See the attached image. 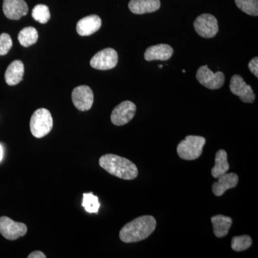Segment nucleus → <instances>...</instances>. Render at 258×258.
Listing matches in <instances>:
<instances>
[{"instance_id": "1", "label": "nucleus", "mask_w": 258, "mask_h": 258, "mask_svg": "<svg viewBox=\"0 0 258 258\" xmlns=\"http://www.w3.org/2000/svg\"><path fill=\"white\" fill-rule=\"evenodd\" d=\"M157 227V221L150 215L137 217L122 227L119 237L125 243L137 242L147 239Z\"/></svg>"}, {"instance_id": "2", "label": "nucleus", "mask_w": 258, "mask_h": 258, "mask_svg": "<svg viewBox=\"0 0 258 258\" xmlns=\"http://www.w3.org/2000/svg\"><path fill=\"white\" fill-rule=\"evenodd\" d=\"M99 164L111 175L120 179L132 180L138 176V169L133 162L115 154H108L102 156L99 159Z\"/></svg>"}, {"instance_id": "3", "label": "nucleus", "mask_w": 258, "mask_h": 258, "mask_svg": "<svg viewBox=\"0 0 258 258\" xmlns=\"http://www.w3.org/2000/svg\"><path fill=\"white\" fill-rule=\"evenodd\" d=\"M53 126L50 112L46 108H39L34 112L30 121V132L33 137L41 139L47 135Z\"/></svg>"}, {"instance_id": "4", "label": "nucleus", "mask_w": 258, "mask_h": 258, "mask_svg": "<svg viewBox=\"0 0 258 258\" xmlns=\"http://www.w3.org/2000/svg\"><path fill=\"white\" fill-rule=\"evenodd\" d=\"M206 139L199 136H187L177 146L178 155L184 160H195L203 153Z\"/></svg>"}, {"instance_id": "5", "label": "nucleus", "mask_w": 258, "mask_h": 258, "mask_svg": "<svg viewBox=\"0 0 258 258\" xmlns=\"http://www.w3.org/2000/svg\"><path fill=\"white\" fill-rule=\"evenodd\" d=\"M28 227L23 222L13 221L8 217H0V234L7 240H15L26 235Z\"/></svg>"}, {"instance_id": "6", "label": "nucleus", "mask_w": 258, "mask_h": 258, "mask_svg": "<svg viewBox=\"0 0 258 258\" xmlns=\"http://www.w3.org/2000/svg\"><path fill=\"white\" fill-rule=\"evenodd\" d=\"M195 31L204 38H212L219 31L218 23L215 16L210 14L200 15L194 23Z\"/></svg>"}, {"instance_id": "7", "label": "nucleus", "mask_w": 258, "mask_h": 258, "mask_svg": "<svg viewBox=\"0 0 258 258\" xmlns=\"http://www.w3.org/2000/svg\"><path fill=\"white\" fill-rule=\"evenodd\" d=\"M197 79L205 87L210 90H217L222 87L225 83V75L221 71L214 74L207 64L201 66L196 75Z\"/></svg>"}, {"instance_id": "8", "label": "nucleus", "mask_w": 258, "mask_h": 258, "mask_svg": "<svg viewBox=\"0 0 258 258\" xmlns=\"http://www.w3.org/2000/svg\"><path fill=\"white\" fill-rule=\"evenodd\" d=\"M118 56L113 48H106L97 52L90 62L91 67L101 71L113 69L118 63Z\"/></svg>"}, {"instance_id": "9", "label": "nucleus", "mask_w": 258, "mask_h": 258, "mask_svg": "<svg viewBox=\"0 0 258 258\" xmlns=\"http://www.w3.org/2000/svg\"><path fill=\"white\" fill-rule=\"evenodd\" d=\"M137 106L133 102L125 101L115 107L112 111L111 120L115 125H123L132 120L136 114Z\"/></svg>"}, {"instance_id": "10", "label": "nucleus", "mask_w": 258, "mask_h": 258, "mask_svg": "<svg viewBox=\"0 0 258 258\" xmlns=\"http://www.w3.org/2000/svg\"><path fill=\"white\" fill-rule=\"evenodd\" d=\"M230 89L231 92L238 96L243 103H252L255 99L253 90L239 75L232 76L230 80Z\"/></svg>"}, {"instance_id": "11", "label": "nucleus", "mask_w": 258, "mask_h": 258, "mask_svg": "<svg viewBox=\"0 0 258 258\" xmlns=\"http://www.w3.org/2000/svg\"><path fill=\"white\" fill-rule=\"evenodd\" d=\"M93 100L94 96L92 90L87 86H78L73 91V103L79 111H86L91 109Z\"/></svg>"}, {"instance_id": "12", "label": "nucleus", "mask_w": 258, "mask_h": 258, "mask_svg": "<svg viewBox=\"0 0 258 258\" xmlns=\"http://www.w3.org/2000/svg\"><path fill=\"white\" fill-rule=\"evenodd\" d=\"M3 9L5 16L10 20H20L28 13V6L25 0H4Z\"/></svg>"}, {"instance_id": "13", "label": "nucleus", "mask_w": 258, "mask_h": 258, "mask_svg": "<svg viewBox=\"0 0 258 258\" xmlns=\"http://www.w3.org/2000/svg\"><path fill=\"white\" fill-rule=\"evenodd\" d=\"M101 19L98 15H89L78 22L76 30L81 36H89L101 28Z\"/></svg>"}, {"instance_id": "14", "label": "nucleus", "mask_w": 258, "mask_h": 258, "mask_svg": "<svg viewBox=\"0 0 258 258\" xmlns=\"http://www.w3.org/2000/svg\"><path fill=\"white\" fill-rule=\"evenodd\" d=\"M174 53V50L170 45L166 44H159L147 49L144 57L147 61L168 60Z\"/></svg>"}, {"instance_id": "15", "label": "nucleus", "mask_w": 258, "mask_h": 258, "mask_svg": "<svg viewBox=\"0 0 258 258\" xmlns=\"http://www.w3.org/2000/svg\"><path fill=\"white\" fill-rule=\"evenodd\" d=\"M238 176L235 173H226L218 178V181L212 185V191L217 197H220L227 190L232 189L238 184Z\"/></svg>"}, {"instance_id": "16", "label": "nucleus", "mask_w": 258, "mask_h": 258, "mask_svg": "<svg viewBox=\"0 0 258 258\" xmlns=\"http://www.w3.org/2000/svg\"><path fill=\"white\" fill-rule=\"evenodd\" d=\"M160 0H131L128 8L134 14L143 15L154 13L159 10Z\"/></svg>"}, {"instance_id": "17", "label": "nucleus", "mask_w": 258, "mask_h": 258, "mask_svg": "<svg viewBox=\"0 0 258 258\" xmlns=\"http://www.w3.org/2000/svg\"><path fill=\"white\" fill-rule=\"evenodd\" d=\"M25 67L23 62L20 60H14L10 63L5 72V79L7 84L9 86H15L23 81Z\"/></svg>"}, {"instance_id": "18", "label": "nucleus", "mask_w": 258, "mask_h": 258, "mask_svg": "<svg viewBox=\"0 0 258 258\" xmlns=\"http://www.w3.org/2000/svg\"><path fill=\"white\" fill-rule=\"evenodd\" d=\"M212 225H213L214 234L219 238L225 237L228 234L231 226L232 224V218L230 217L218 215L212 217L211 218Z\"/></svg>"}, {"instance_id": "19", "label": "nucleus", "mask_w": 258, "mask_h": 258, "mask_svg": "<svg viewBox=\"0 0 258 258\" xmlns=\"http://www.w3.org/2000/svg\"><path fill=\"white\" fill-rule=\"evenodd\" d=\"M230 169L228 161H227V154L225 150H219L215 155V166L212 169L211 174L215 179H218L220 176L223 175L228 171Z\"/></svg>"}, {"instance_id": "20", "label": "nucleus", "mask_w": 258, "mask_h": 258, "mask_svg": "<svg viewBox=\"0 0 258 258\" xmlns=\"http://www.w3.org/2000/svg\"><path fill=\"white\" fill-rule=\"evenodd\" d=\"M38 39V33L33 27H27L23 28L18 35V40L20 45L28 47L36 43Z\"/></svg>"}, {"instance_id": "21", "label": "nucleus", "mask_w": 258, "mask_h": 258, "mask_svg": "<svg viewBox=\"0 0 258 258\" xmlns=\"http://www.w3.org/2000/svg\"><path fill=\"white\" fill-rule=\"evenodd\" d=\"M82 206L88 213H98L101 204L98 197L93 193H86L83 194Z\"/></svg>"}, {"instance_id": "22", "label": "nucleus", "mask_w": 258, "mask_h": 258, "mask_svg": "<svg viewBox=\"0 0 258 258\" xmlns=\"http://www.w3.org/2000/svg\"><path fill=\"white\" fill-rule=\"evenodd\" d=\"M239 9L246 14L257 17L258 15V0H235Z\"/></svg>"}, {"instance_id": "23", "label": "nucleus", "mask_w": 258, "mask_h": 258, "mask_svg": "<svg viewBox=\"0 0 258 258\" xmlns=\"http://www.w3.org/2000/svg\"><path fill=\"white\" fill-rule=\"evenodd\" d=\"M32 16L34 20L41 24L47 23L50 20V13L48 7L45 5H37L33 8Z\"/></svg>"}, {"instance_id": "24", "label": "nucleus", "mask_w": 258, "mask_h": 258, "mask_svg": "<svg viewBox=\"0 0 258 258\" xmlns=\"http://www.w3.org/2000/svg\"><path fill=\"white\" fill-rule=\"evenodd\" d=\"M252 242V239L248 235L237 236L232 238L231 247L236 252H241L248 249Z\"/></svg>"}, {"instance_id": "25", "label": "nucleus", "mask_w": 258, "mask_h": 258, "mask_svg": "<svg viewBox=\"0 0 258 258\" xmlns=\"http://www.w3.org/2000/svg\"><path fill=\"white\" fill-rule=\"evenodd\" d=\"M13 47V40L8 33L0 35V56L5 55L8 53Z\"/></svg>"}, {"instance_id": "26", "label": "nucleus", "mask_w": 258, "mask_h": 258, "mask_svg": "<svg viewBox=\"0 0 258 258\" xmlns=\"http://www.w3.org/2000/svg\"><path fill=\"white\" fill-rule=\"evenodd\" d=\"M248 67L249 71H251L252 74L255 76L256 78H258V57H254L252 59V60L249 62Z\"/></svg>"}, {"instance_id": "27", "label": "nucleus", "mask_w": 258, "mask_h": 258, "mask_svg": "<svg viewBox=\"0 0 258 258\" xmlns=\"http://www.w3.org/2000/svg\"><path fill=\"white\" fill-rule=\"evenodd\" d=\"M28 258H46V255L41 251H34L28 256Z\"/></svg>"}, {"instance_id": "28", "label": "nucleus", "mask_w": 258, "mask_h": 258, "mask_svg": "<svg viewBox=\"0 0 258 258\" xmlns=\"http://www.w3.org/2000/svg\"><path fill=\"white\" fill-rule=\"evenodd\" d=\"M3 147H2L1 145H0V161L3 160Z\"/></svg>"}, {"instance_id": "29", "label": "nucleus", "mask_w": 258, "mask_h": 258, "mask_svg": "<svg viewBox=\"0 0 258 258\" xmlns=\"http://www.w3.org/2000/svg\"><path fill=\"white\" fill-rule=\"evenodd\" d=\"M159 68H160V69H162L163 66H161V64H160V66H159Z\"/></svg>"}]
</instances>
